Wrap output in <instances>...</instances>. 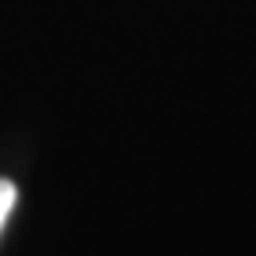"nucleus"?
Instances as JSON below:
<instances>
[{
    "label": "nucleus",
    "mask_w": 256,
    "mask_h": 256,
    "mask_svg": "<svg viewBox=\"0 0 256 256\" xmlns=\"http://www.w3.org/2000/svg\"><path fill=\"white\" fill-rule=\"evenodd\" d=\"M14 200H18L14 185L0 178V232H4V224H8V217H11V210H14Z\"/></svg>",
    "instance_id": "1"
}]
</instances>
